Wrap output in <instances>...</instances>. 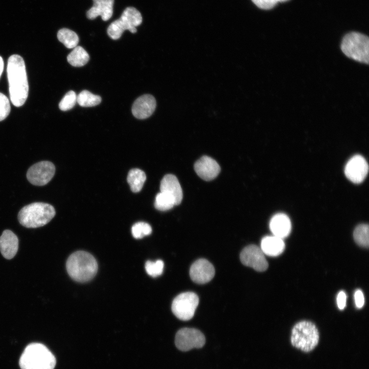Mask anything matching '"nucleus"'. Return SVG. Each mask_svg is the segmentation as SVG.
<instances>
[{
	"mask_svg": "<svg viewBox=\"0 0 369 369\" xmlns=\"http://www.w3.org/2000/svg\"><path fill=\"white\" fill-rule=\"evenodd\" d=\"M174 206H176L175 199L170 194L160 192L156 195L154 206L158 210L166 211L172 209Z\"/></svg>",
	"mask_w": 369,
	"mask_h": 369,
	"instance_id": "obj_24",
	"label": "nucleus"
},
{
	"mask_svg": "<svg viewBox=\"0 0 369 369\" xmlns=\"http://www.w3.org/2000/svg\"><path fill=\"white\" fill-rule=\"evenodd\" d=\"M354 238L356 243L363 248H368L369 243L368 226L366 224H361L355 229Z\"/></svg>",
	"mask_w": 369,
	"mask_h": 369,
	"instance_id": "obj_26",
	"label": "nucleus"
},
{
	"mask_svg": "<svg viewBox=\"0 0 369 369\" xmlns=\"http://www.w3.org/2000/svg\"><path fill=\"white\" fill-rule=\"evenodd\" d=\"M4 61L2 57L0 56V77L3 73L4 69Z\"/></svg>",
	"mask_w": 369,
	"mask_h": 369,
	"instance_id": "obj_34",
	"label": "nucleus"
},
{
	"mask_svg": "<svg viewBox=\"0 0 369 369\" xmlns=\"http://www.w3.org/2000/svg\"><path fill=\"white\" fill-rule=\"evenodd\" d=\"M199 303V298L194 293L187 292L177 295L172 303V311L179 319L190 320L193 316Z\"/></svg>",
	"mask_w": 369,
	"mask_h": 369,
	"instance_id": "obj_8",
	"label": "nucleus"
},
{
	"mask_svg": "<svg viewBox=\"0 0 369 369\" xmlns=\"http://www.w3.org/2000/svg\"><path fill=\"white\" fill-rule=\"evenodd\" d=\"M55 215L54 207L47 203L33 202L24 207L19 212V223L28 228H36L49 223Z\"/></svg>",
	"mask_w": 369,
	"mask_h": 369,
	"instance_id": "obj_4",
	"label": "nucleus"
},
{
	"mask_svg": "<svg viewBox=\"0 0 369 369\" xmlns=\"http://www.w3.org/2000/svg\"><path fill=\"white\" fill-rule=\"evenodd\" d=\"M206 342L204 335L194 328L184 327L176 333L175 343L178 349L186 352L193 348L202 347Z\"/></svg>",
	"mask_w": 369,
	"mask_h": 369,
	"instance_id": "obj_9",
	"label": "nucleus"
},
{
	"mask_svg": "<svg viewBox=\"0 0 369 369\" xmlns=\"http://www.w3.org/2000/svg\"><path fill=\"white\" fill-rule=\"evenodd\" d=\"M142 21L140 12L135 8L128 7L122 13L119 18L110 24L107 29L109 36L113 39H119L125 30L132 33L137 31L136 27Z\"/></svg>",
	"mask_w": 369,
	"mask_h": 369,
	"instance_id": "obj_7",
	"label": "nucleus"
},
{
	"mask_svg": "<svg viewBox=\"0 0 369 369\" xmlns=\"http://www.w3.org/2000/svg\"><path fill=\"white\" fill-rule=\"evenodd\" d=\"M10 112V105L8 98L0 93V121L5 119Z\"/></svg>",
	"mask_w": 369,
	"mask_h": 369,
	"instance_id": "obj_30",
	"label": "nucleus"
},
{
	"mask_svg": "<svg viewBox=\"0 0 369 369\" xmlns=\"http://www.w3.org/2000/svg\"><path fill=\"white\" fill-rule=\"evenodd\" d=\"M93 5L86 12L87 17L94 19L100 16L104 21L109 20L112 16L114 0H93Z\"/></svg>",
	"mask_w": 369,
	"mask_h": 369,
	"instance_id": "obj_16",
	"label": "nucleus"
},
{
	"mask_svg": "<svg viewBox=\"0 0 369 369\" xmlns=\"http://www.w3.org/2000/svg\"><path fill=\"white\" fill-rule=\"evenodd\" d=\"M18 248V239L16 235L9 230L3 231L0 237V251L7 259L13 258Z\"/></svg>",
	"mask_w": 369,
	"mask_h": 369,
	"instance_id": "obj_17",
	"label": "nucleus"
},
{
	"mask_svg": "<svg viewBox=\"0 0 369 369\" xmlns=\"http://www.w3.org/2000/svg\"><path fill=\"white\" fill-rule=\"evenodd\" d=\"M346 296L344 292L340 291L337 297V303L338 308L343 310L346 305Z\"/></svg>",
	"mask_w": 369,
	"mask_h": 369,
	"instance_id": "obj_33",
	"label": "nucleus"
},
{
	"mask_svg": "<svg viewBox=\"0 0 369 369\" xmlns=\"http://www.w3.org/2000/svg\"><path fill=\"white\" fill-rule=\"evenodd\" d=\"M319 340L318 330L313 322L301 321L292 330L291 342L292 345L304 352L313 350Z\"/></svg>",
	"mask_w": 369,
	"mask_h": 369,
	"instance_id": "obj_5",
	"label": "nucleus"
},
{
	"mask_svg": "<svg viewBox=\"0 0 369 369\" xmlns=\"http://www.w3.org/2000/svg\"><path fill=\"white\" fill-rule=\"evenodd\" d=\"M77 102V95L73 91L68 92L59 104V109L64 111L71 109Z\"/></svg>",
	"mask_w": 369,
	"mask_h": 369,
	"instance_id": "obj_29",
	"label": "nucleus"
},
{
	"mask_svg": "<svg viewBox=\"0 0 369 369\" xmlns=\"http://www.w3.org/2000/svg\"><path fill=\"white\" fill-rule=\"evenodd\" d=\"M260 246V249L264 254L272 257L280 255L285 249L283 239L274 235L263 237L261 240Z\"/></svg>",
	"mask_w": 369,
	"mask_h": 369,
	"instance_id": "obj_20",
	"label": "nucleus"
},
{
	"mask_svg": "<svg viewBox=\"0 0 369 369\" xmlns=\"http://www.w3.org/2000/svg\"><path fill=\"white\" fill-rule=\"evenodd\" d=\"M368 170V166L365 159L361 155H356L346 163L344 173L352 182L359 183L366 177Z\"/></svg>",
	"mask_w": 369,
	"mask_h": 369,
	"instance_id": "obj_12",
	"label": "nucleus"
},
{
	"mask_svg": "<svg viewBox=\"0 0 369 369\" xmlns=\"http://www.w3.org/2000/svg\"><path fill=\"white\" fill-rule=\"evenodd\" d=\"M164 268L163 262L161 260L155 261H147L145 263V270L148 275L156 277L161 275Z\"/></svg>",
	"mask_w": 369,
	"mask_h": 369,
	"instance_id": "obj_28",
	"label": "nucleus"
},
{
	"mask_svg": "<svg viewBox=\"0 0 369 369\" xmlns=\"http://www.w3.org/2000/svg\"><path fill=\"white\" fill-rule=\"evenodd\" d=\"M240 259L243 265L258 272L264 271L268 268L264 253L260 248L254 244L249 245L242 250Z\"/></svg>",
	"mask_w": 369,
	"mask_h": 369,
	"instance_id": "obj_11",
	"label": "nucleus"
},
{
	"mask_svg": "<svg viewBox=\"0 0 369 369\" xmlns=\"http://www.w3.org/2000/svg\"><path fill=\"white\" fill-rule=\"evenodd\" d=\"M19 364L22 369H54L56 359L45 345L32 343L25 348Z\"/></svg>",
	"mask_w": 369,
	"mask_h": 369,
	"instance_id": "obj_3",
	"label": "nucleus"
},
{
	"mask_svg": "<svg viewBox=\"0 0 369 369\" xmlns=\"http://www.w3.org/2000/svg\"><path fill=\"white\" fill-rule=\"evenodd\" d=\"M132 234L136 239H140L152 233V228L149 224L145 222L135 223L132 227Z\"/></svg>",
	"mask_w": 369,
	"mask_h": 369,
	"instance_id": "obj_27",
	"label": "nucleus"
},
{
	"mask_svg": "<svg viewBox=\"0 0 369 369\" xmlns=\"http://www.w3.org/2000/svg\"><path fill=\"white\" fill-rule=\"evenodd\" d=\"M66 269L68 274L73 280L84 282L90 280L95 276L98 265L95 258L91 254L79 251L69 257L66 262Z\"/></svg>",
	"mask_w": 369,
	"mask_h": 369,
	"instance_id": "obj_2",
	"label": "nucleus"
},
{
	"mask_svg": "<svg viewBox=\"0 0 369 369\" xmlns=\"http://www.w3.org/2000/svg\"><path fill=\"white\" fill-rule=\"evenodd\" d=\"M160 192L167 193L175 199L176 205L180 204L182 199V191L177 178L173 174L164 176L160 181Z\"/></svg>",
	"mask_w": 369,
	"mask_h": 369,
	"instance_id": "obj_18",
	"label": "nucleus"
},
{
	"mask_svg": "<svg viewBox=\"0 0 369 369\" xmlns=\"http://www.w3.org/2000/svg\"><path fill=\"white\" fill-rule=\"evenodd\" d=\"M156 106V102L154 96L145 94L135 100L132 105V112L134 116L138 119H146L153 113Z\"/></svg>",
	"mask_w": 369,
	"mask_h": 369,
	"instance_id": "obj_15",
	"label": "nucleus"
},
{
	"mask_svg": "<svg viewBox=\"0 0 369 369\" xmlns=\"http://www.w3.org/2000/svg\"><path fill=\"white\" fill-rule=\"evenodd\" d=\"M215 269L208 260L199 259L195 261L190 269L192 281L198 284H204L211 281L215 275Z\"/></svg>",
	"mask_w": 369,
	"mask_h": 369,
	"instance_id": "obj_13",
	"label": "nucleus"
},
{
	"mask_svg": "<svg viewBox=\"0 0 369 369\" xmlns=\"http://www.w3.org/2000/svg\"><path fill=\"white\" fill-rule=\"evenodd\" d=\"M57 38L66 47L74 48L79 42L77 34L73 31L67 28L60 29L57 32Z\"/></svg>",
	"mask_w": 369,
	"mask_h": 369,
	"instance_id": "obj_23",
	"label": "nucleus"
},
{
	"mask_svg": "<svg viewBox=\"0 0 369 369\" xmlns=\"http://www.w3.org/2000/svg\"><path fill=\"white\" fill-rule=\"evenodd\" d=\"M289 0H278L279 2H285Z\"/></svg>",
	"mask_w": 369,
	"mask_h": 369,
	"instance_id": "obj_35",
	"label": "nucleus"
},
{
	"mask_svg": "<svg viewBox=\"0 0 369 369\" xmlns=\"http://www.w3.org/2000/svg\"><path fill=\"white\" fill-rule=\"evenodd\" d=\"M258 8L269 10L274 7L279 2L278 0H252Z\"/></svg>",
	"mask_w": 369,
	"mask_h": 369,
	"instance_id": "obj_31",
	"label": "nucleus"
},
{
	"mask_svg": "<svg viewBox=\"0 0 369 369\" xmlns=\"http://www.w3.org/2000/svg\"><path fill=\"white\" fill-rule=\"evenodd\" d=\"M7 72L10 100L15 107H20L28 97L29 85L25 62L20 55L9 57Z\"/></svg>",
	"mask_w": 369,
	"mask_h": 369,
	"instance_id": "obj_1",
	"label": "nucleus"
},
{
	"mask_svg": "<svg viewBox=\"0 0 369 369\" xmlns=\"http://www.w3.org/2000/svg\"><path fill=\"white\" fill-rule=\"evenodd\" d=\"M194 170L201 179L210 181L217 176L220 171V167L214 159L203 156L196 161Z\"/></svg>",
	"mask_w": 369,
	"mask_h": 369,
	"instance_id": "obj_14",
	"label": "nucleus"
},
{
	"mask_svg": "<svg viewBox=\"0 0 369 369\" xmlns=\"http://www.w3.org/2000/svg\"><path fill=\"white\" fill-rule=\"evenodd\" d=\"M291 222L285 214L274 215L270 222V229L273 235L282 239L287 237L291 231Z\"/></svg>",
	"mask_w": 369,
	"mask_h": 369,
	"instance_id": "obj_19",
	"label": "nucleus"
},
{
	"mask_svg": "<svg viewBox=\"0 0 369 369\" xmlns=\"http://www.w3.org/2000/svg\"><path fill=\"white\" fill-rule=\"evenodd\" d=\"M341 49L348 57L360 63L368 64L369 39L357 32H350L343 37Z\"/></svg>",
	"mask_w": 369,
	"mask_h": 369,
	"instance_id": "obj_6",
	"label": "nucleus"
},
{
	"mask_svg": "<svg viewBox=\"0 0 369 369\" xmlns=\"http://www.w3.org/2000/svg\"><path fill=\"white\" fill-rule=\"evenodd\" d=\"M90 56L81 46H76L67 56L68 63L74 67H82L89 61Z\"/></svg>",
	"mask_w": 369,
	"mask_h": 369,
	"instance_id": "obj_22",
	"label": "nucleus"
},
{
	"mask_svg": "<svg viewBox=\"0 0 369 369\" xmlns=\"http://www.w3.org/2000/svg\"><path fill=\"white\" fill-rule=\"evenodd\" d=\"M101 98L88 90H83L77 96V102L81 107H93L100 103Z\"/></svg>",
	"mask_w": 369,
	"mask_h": 369,
	"instance_id": "obj_25",
	"label": "nucleus"
},
{
	"mask_svg": "<svg viewBox=\"0 0 369 369\" xmlns=\"http://www.w3.org/2000/svg\"><path fill=\"white\" fill-rule=\"evenodd\" d=\"M146 180L145 173L139 169H132L128 173L127 181L133 192H139L142 188Z\"/></svg>",
	"mask_w": 369,
	"mask_h": 369,
	"instance_id": "obj_21",
	"label": "nucleus"
},
{
	"mask_svg": "<svg viewBox=\"0 0 369 369\" xmlns=\"http://www.w3.org/2000/svg\"><path fill=\"white\" fill-rule=\"evenodd\" d=\"M55 172V167L52 162L42 161L29 168L27 173V178L33 185L44 186L52 179Z\"/></svg>",
	"mask_w": 369,
	"mask_h": 369,
	"instance_id": "obj_10",
	"label": "nucleus"
},
{
	"mask_svg": "<svg viewBox=\"0 0 369 369\" xmlns=\"http://www.w3.org/2000/svg\"><path fill=\"white\" fill-rule=\"evenodd\" d=\"M355 302L358 308H361L364 303V298L362 292L360 290L356 291L354 294Z\"/></svg>",
	"mask_w": 369,
	"mask_h": 369,
	"instance_id": "obj_32",
	"label": "nucleus"
}]
</instances>
